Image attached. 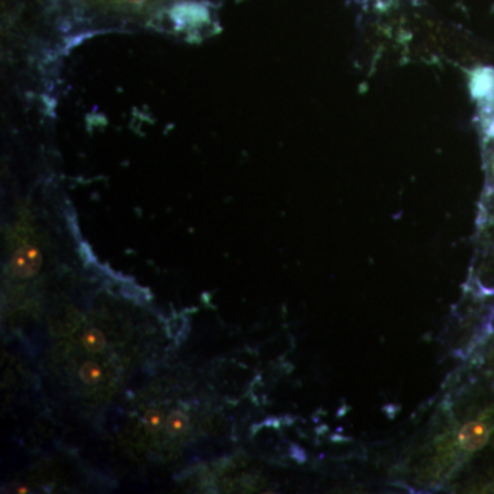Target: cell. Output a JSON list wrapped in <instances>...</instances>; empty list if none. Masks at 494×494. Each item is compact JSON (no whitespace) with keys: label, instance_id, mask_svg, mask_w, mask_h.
Returning a JSON list of instances; mask_svg holds the SVG:
<instances>
[{"label":"cell","instance_id":"277c9868","mask_svg":"<svg viewBox=\"0 0 494 494\" xmlns=\"http://www.w3.org/2000/svg\"><path fill=\"white\" fill-rule=\"evenodd\" d=\"M82 344L88 352L100 353L105 349L108 341H106L105 334L100 329H90L83 335Z\"/></svg>","mask_w":494,"mask_h":494},{"label":"cell","instance_id":"7a4b0ae2","mask_svg":"<svg viewBox=\"0 0 494 494\" xmlns=\"http://www.w3.org/2000/svg\"><path fill=\"white\" fill-rule=\"evenodd\" d=\"M490 427L483 420L473 419L463 423L456 431V435L450 440V442L441 440L440 445H446V448H440L441 453L435 455L437 456L435 461L443 458L455 446L463 453H475L483 450L490 440Z\"/></svg>","mask_w":494,"mask_h":494},{"label":"cell","instance_id":"52a82bcc","mask_svg":"<svg viewBox=\"0 0 494 494\" xmlns=\"http://www.w3.org/2000/svg\"><path fill=\"white\" fill-rule=\"evenodd\" d=\"M163 416L160 410H148L145 416V426L150 433H158L163 426Z\"/></svg>","mask_w":494,"mask_h":494},{"label":"cell","instance_id":"5b68a950","mask_svg":"<svg viewBox=\"0 0 494 494\" xmlns=\"http://www.w3.org/2000/svg\"><path fill=\"white\" fill-rule=\"evenodd\" d=\"M79 377L85 385H98L105 378V370L98 363L87 362L80 367Z\"/></svg>","mask_w":494,"mask_h":494},{"label":"cell","instance_id":"6da1fadb","mask_svg":"<svg viewBox=\"0 0 494 494\" xmlns=\"http://www.w3.org/2000/svg\"><path fill=\"white\" fill-rule=\"evenodd\" d=\"M76 12L103 24H146L190 4V0H70Z\"/></svg>","mask_w":494,"mask_h":494},{"label":"cell","instance_id":"8992f818","mask_svg":"<svg viewBox=\"0 0 494 494\" xmlns=\"http://www.w3.org/2000/svg\"><path fill=\"white\" fill-rule=\"evenodd\" d=\"M169 434L179 435L188 427V416L181 410H173L165 422Z\"/></svg>","mask_w":494,"mask_h":494},{"label":"cell","instance_id":"3957f363","mask_svg":"<svg viewBox=\"0 0 494 494\" xmlns=\"http://www.w3.org/2000/svg\"><path fill=\"white\" fill-rule=\"evenodd\" d=\"M43 266V253L37 244L24 241L15 247L9 262V272L19 281L36 276Z\"/></svg>","mask_w":494,"mask_h":494}]
</instances>
